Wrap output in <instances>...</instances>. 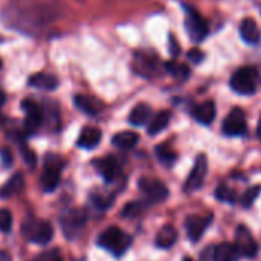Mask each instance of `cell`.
I'll return each mask as SVG.
<instances>
[{"instance_id": "1", "label": "cell", "mask_w": 261, "mask_h": 261, "mask_svg": "<svg viewBox=\"0 0 261 261\" xmlns=\"http://www.w3.org/2000/svg\"><path fill=\"white\" fill-rule=\"evenodd\" d=\"M56 10L37 0H13L4 11L5 22L17 30H39L54 22Z\"/></svg>"}, {"instance_id": "2", "label": "cell", "mask_w": 261, "mask_h": 261, "mask_svg": "<svg viewBox=\"0 0 261 261\" xmlns=\"http://www.w3.org/2000/svg\"><path fill=\"white\" fill-rule=\"evenodd\" d=\"M130 241L133 240H130V237L126 232H123L120 227L111 226L100 233L97 244L105 250L114 253L115 256H121L130 246Z\"/></svg>"}, {"instance_id": "3", "label": "cell", "mask_w": 261, "mask_h": 261, "mask_svg": "<svg viewBox=\"0 0 261 261\" xmlns=\"http://www.w3.org/2000/svg\"><path fill=\"white\" fill-rule=\"evenodd\" d=\"M258 71L252 66L237 69L230 77V88L241 95H252L256 92Z\"/></svg>"}, {"instance_id": "4", "label": "cell", "mask_w": 261, "mask_h": 261, "mask_svg": "<svg viewBox=\"0 0 261 261\" xmlns=\"http://www.w3.org/2000/svg\"><path fill=\"white\" fill-rule=\"evenodd\" d=\"M23 237L36 244H48L53 240L54 227L46 220H27L22 226Z\"/></svg>"}, {"instance_id": "5", "label": "cell", "mask_w": 261, "mask_h": 261, "mask_svg": "<svg viewBox=\"0 0 261 261\" xmlns=\"http://www.w3.org/2000/svg\"><path fill=\"white\" fill-rule=\"evenodd\" d=\"M223 134L226 137H241L247 133L246 114L241 108H233L223 121Z\"/></svg>"}, {"instance_id": "6", "label": "cell", "mask_w": 261, "mask_h": 261, "mask_svg": "<svg viewBox=\"0 0 261 261\" xmlns=\"http://www.w3.org/2000/svg\"><path fill=\"white\" fill-rule=\"evenodd\" d=\"M88 220V214L83 209H71L68 212H65L60 218V226L65 232V235L72 240L74 237H77L80 233V230L85 227Z\"/></svg>"}, {"instance_id": "7", "label": "cell", "mask_w": 261, "mask_h": 261, "mask_svg": "<svg viewBox=\"0 0 261 261\" xmlns=\"http://www.w3.org/2000/svg\"><path fill=\"white\" fill-rule=\"evenodd\" d=\"M233 244H235L240 256L253 259L258 255V249H259L258 243L255 241L250 230L244 224L237 226V229H235V243Z\"/></svg>"}, {"instance_id": "8", "label": "cell", "mask_w": 261, "mask_h": 261, "mask_svg": "<svg viewBox=\"0 0 261 261\" xmlns=\"http://www.w3.org/2000/svg\"><path fill=\"white\" fill-rule=\"evenodd\" d=\"M139 188L149 203L165 201L168 198V194H169L166 185L160 180H155V178H148V177L140 178Z\"/></svg>"}, {"instance_id": "9", "label": "cell", "mask_w": 261, "mask_h": 261, "mask_svg": "<svg viewBox=\"0 0 261 261\" xmlns=\"http://www.w3.org/2000/svg\"><path fill=\"white\" fill-rule=\"evenodd\" d=\"M185 27L188 30V34H189L191 40L195 42V43L203 42L207 37V34H209L207 22L197 11H194L191 8H188V16H186Z\"/></svg>"}, {"instance_id": "10", "label": "cell", "mask_w": 261, "mask_h": 261, "mask_svg": "<svg viewBox=\"0 0 261 261\" xmlns=\"http://www.w3.org/2000/svg\"><path fill=\"white\" fill-rule=\"evenodd\" d=\"M206 174H207V159L204 154H200L197 159H195V165L188 177V180L185 181V192H195L198 191L203 183H204V178H206Z\"/></svg>"}, {"instance_id": "11", "label": "cell", "mask_w": 261, "mask_h": 261, "mask_svg": "<svg viewBox=\"0 0 261 261\" xmlns=\"http://www.w3.org/2000/svg\"><path fill=\"white\" fill-rule=\"evenodd\" d=\"M214 215L212 214H207V215H189L185 221V227H186V233L189 237L191 241L197 243L204 230L209 227L211 221H212Z\"/></svg>"}, {"instance_id": "12", "label": "cell", "mask_w": 261, "mask_h": 261, "mask_svg": "<svg viewBox=\"0 0 261 261\" xmlns=\"http://www.w3.org/2000/svg\"><path fill=\"white\" fill-rule=\"evenodd\" d=\"M22 109L25 111L27 117H25V127L28 133H36V130L40 127L42 124V118H43V112H42V108L30 100V98H25L22 101Z\"/></svg>"}, {"instance_id": "13", "label": "cell", "mask_w": 261, "mask_h": 261, "mask_svg": "<svg viewBox=\"0 0 261 261\" xmlns=\"http://www.w3.org/2000/svg\"><path fill=\"white\" fill-rule=\"evenodd\" d=\"M94 166H95L97 172L103 177V180L106 183L115 181L117 177L120 175V165H118L117 159L112 157V155L94 160Z\"/></svg>"}, {"instance_id": "14", "label": "cell", "mask_w": 261, "mask_h": 261, "mask_svg": "<svg viewBox=\"0 0 261 261\" xmlns=\"http://www.w3.org/2000/svg\"><path fill=\"white\" fill-rule=\"evenodd\" d=\"M134 63H136V71L143 77L152 75L159 66L155 56H149V54H143V53H136Z\"/></svg>"}, {"instance_id": "15", "label": "cell", "mask_w": 261, "mask_h": 261, "mask_svg": "<svg viewBox=\"0 0 261 261\" xmlns=\"http://www.w3.org/2000/svg\"><path fill=\"white\" fill-rule=\"evenodd\" d=\"M215 103L212 100L203 101L192 109V117L201 124H211L215 118Z\"/></svg>"}, {"instance_id": "16", "label": "cell", "mask_w": 261, "mask_h": 261, "mask_svg": "<svg viewBox=\"0 0 261 261\" xmlns=\"http://www.w3.org/2000/svg\"><path fill=\"white\" fill-rule=\"evenodd\" d=\"M240 36L247 45H256L261 39V33L253 19H244L240 25Z\"/></svg>"}, {"instance_id": "17", "label": "cell", "mask_w": 261, "mask_h": 261, "mask_svg": "<svg viewBox=\"0 0 261 261\" xmlns=\"http://www.w3.org/2000/svg\"><path fill=\"white\" fill-rule=\"evenodd\" d=\"M101 142V133L97 127H85L77 140V145L83 149H94Z\"/></svg>"}, {"instance_id": "18", "label": "cell", "mask_w": 261, "mask_h": 261, "mask_svg": "<svg viewBox=\"0 0 261 261\" xmlns=\"http://www.w3.org/2000/svg\"><path fill=\"white\" fill-rule=\"evenodd\" d=\"M30 86L37 88V89H43V91H54L59 86V79L56 75L46 74V72H37L33 74L28 80Z\"/></svg>"}, {"instance_id": "19", "label": "cell", "mask_w": 261, "mask_h": 261, "mask_svg": "<svg viewBox=\"0 0 261 261\" xmlns=\"http://www.w3.org/2000/svg\"><path fill=\"white\" fill-rule=\"evenodd\" d=\"M74 105H75V108H79L83 114H86V115H97L101 109H103V105L98 101V100H95V98H92V97H88V95H83V94H79V95H75L74 97Z\"/></svg>"}, {"instance_id": "20", "label": "cell", "mask_w": 261, "mask_h": 261, "mask_svg": "<svg viewBox=\"0 0 261 261\" xmlns=\"http://www.w3.org/2000/svg\"><path fill=\"white\" fill-rule=\"evenodd\" d=\"M60 183V169L54 166H45L43 174L40 177V185L45 192H53L57 189Z\"/></svg>"}, {"instance_id": "21", "label": "cell", "mask_w": 261, "mask_h": 261, "mask_svg": "<svg viewBox=\"0 0 261 261\" xmlns=\"http://www.w3.org/2000/svg\"><path fill=\"white\" fill-rule=\"evenodd\" d=\"M177 238H178L177 229L171 224H166L159 230V233L155 237V246L160 249H169L175 244Z\"/></svg>"}, {"instance_id": "22", "label": "cell", "mask_w": 261, "mask_h": 261, "mask_svg": "<svg viewBox=\"0 0 261 261\" xmlns=\"http://www.w3.org/2000/svg\"><path fill=\"white\" fill-rule=\"evenodd\" d=\"M240 253L232 243H220L214 247V261H238Z\"/></svg>"}, {"instance_id": "23", "label": "cell", "mask_w": 261, "mask_h": 261, "mask_svg": "<svg viewBox=\"0 0 261 261\" xmlns=\"http://www.w3.org/2000/svg\"><path fill=\"white\" fill-rule=\"evenodd\" d=\"M140 142V136L133 130H123L112 137V145L118 149H133Z\"/></svg>"}, {"instance_id": "24", "label": "cell", "mask_w": 261, "mask_h": 261, "mask_svg": "<svg viewBox=\"0 0 261 261\" xmlns=\"http://www.w3.org/2000/svg\"><path fill=\"white\" fill-rule=\"evenodd\" d=\"M152 115V109L146 103H139L129 114V123L133 126H145Z\"/></svg>"}, {"instance_id": "25", "label": "cell", "mask_w": 261, "mask_h": 261, "mask_svg": "<svg viewBox=\"0 0 261 261\" xmlns=\"http://www.w3.org/2000/svg\"><path fill=\"white\" fill-rule=\"evenodd\" d=\"M171 121V112L169 111H160L151 121H149V126H148V134L149 136H157L160 134L162 130H165L168 127Z\"/></svg>"}, {"instance_id": "26", "label": "cell", "mask_w": 261, "mask_h": 261, "mask_svg": "<svg viewBox=\"0 0 261 261\" xmlns=\"http://www.w3.org/2000/svg\"><path fill=\"white\" fill-rule=\"evenodd\" d=\"M23 186H25L23 175L22 174H16V175H13L5 183V186L2 189H0V197H2V198H10V197H13L16 194H19L23 189Z\"/></svg>"}, {"instance_id": "27", "label": "cell", "mask_w": 261, "mask_h": 261, "mask_svg": "<svg viewBox=\"0 0 261 261\" xmlns=\"http://www.w3.org/2000/svg\"><path fill=\"white\" fill-rule=\"evenodd\" d=\"M155 154H157L160 163H163L165 166H172V165L175 163L177 157H178V155H177L171 148H168L166 145H159V146L155 148Z\"/></svg>"}, {"instance_id": "28", "label": "cell", "mask_w": 261, "mask_h": 261, "mask_svg": "<svg viewBox=\"0 0 261 261\" xmlns=\"http://www.w3.org/2000/svg\"><path fill=\"white\" fill-rule=\"evenodd\" d=\"M215 198L220 200V201H224V203H230L233 204L237 201V192L233 189H230L229 186H218L217 191H215Z\"/></svg>"}, {"instance_id": "29", "label": "cell", "mask_w": 261, "mask_h": 261, "mask_svg": "<svg viewBox=\"0 0 261 261\" xmlns=\"http://www.w3.org/2000/svg\"><path fill=\"white\" fill-rule=\"evenodd\" d=\"M165 68L174 77H180L183 80L189 77V68L186 65H181V63H177V62H168L165 65Z\"/></svg>"}, {"instance_id": "30", "label": "cell", "mask_w": 261, "mask_h": 261, "mask_svg": "<svg viewBox=\"0 0 261 261\" xmlns=\"http://www.w3.org/2000/svg\"><path fill=\"white\" fill-rule=\"evenodd\" d=\"M261 194V186H252V188H249L243 195H241V206L243 207H246V209H249L252 204H253V201L256 200V197Z\"/></svg>"}, {"instance_id": "31", "label": "cell", "mask_w": 261, "mask_h": 261, "mask_svg": "<svg viewBox=\"0 0 261 261\" xmlns=\"http://www.w3.org/2000/svg\"><path fill=\"white\" fill-rule=\"evenodd\" d=\"M143 209H145V206H143L142 203L130 201V203H127V204L123 207L121 215H123V217H126V218H136V217L142 215Z\"/></svg>"}, {"instance_id": "32", "label": "cell", "mask_w": 261, "mask_h": 261, "mask_svg": "<svg viewBox=\"0 0 261 261\" xmlns=\"http://www.w3.org/2000/svg\"><path fill=\"white\" fill-rule=\"evenodd\" d=\"M91 200H92L94 206H95V207H98V209H101V211L108 209V207L114 203L112 195H105V194H101V192H98V194H92V195H91Z\"/></svg>"}, {"instance_id": "33", "label": "cell", "mask_w": 261, "mask_h": 261, "mask_svg": "<svg viewBox=\"0 0 261 261\" xmlns=\"http://www.w3.org/2000/svg\"><path fill=\"white\" fill-rule=\"evenodd\" d=\"M13 227V215L8 209H0V230L2 232H10Z\"/></svg>"}, {"instance_id": "34", "label": "cell", "mask_w": 261, "mask_h": 261, "mask_svg": "<svg viewBox=\"0 0 261 261\" xmlns=\"http://www.w3.org/2000/svg\"><path fill=\"white\" fill-rule=\"evenodd\" d=\"M36 261H63L59 249H49L37 255Z\"/></svg>"}, {"instance_id": "35", "label": "cell", "mask_w": 261, "mask_h": 261, "mask_svg": "<svg viewBox=\"0 0 261 261\" xmlns=\"http://www.w3.org/2000/svg\"><path fill=\"white\" fill-rule=\"evenodd\" d=\"M22 157H23V160H25V163L30 166V169H34L36 168V155H34V152L31 151V149H28V148H22Z\"/></svg>"}, {"instance_id": "36", "label": "cell", "mask_w": 261, "mask_h": 261, "mask_svg": "<svg viewBox=\"0 0 261 261\" xmlns=\"http://www.w3.org/2000/svg\"><path fill=\"white\" fill-rule=\"evenodd\" d=\"M0 160H2L4 168H7V169L11 168V165H13V154H11V151L7 149V148L0 149Z\"/></svg>"}, {"instance_id": "37", "label": "cell", "mask_w": 261, "mask_h": 261, "mask_svg": "<svg viewBox=\"0 0 261 261\" xmlns=\"http://www.w3.org/2000/svg\"><path fill=\"white\" fill-rule=\"evenodd\" d=\"M188 59H189L192 63L198 65V63H201V62H203V59H204V54H203L200 49L194 48V49H191V51L188 53Z\"/></svg>"}, {"instance_id": "38", "label": "cell", "mask_w": 261, "mask_h": 261, "mask_svg": "<svg viewBox=\"0 0 261 261\" xmlns=\"http://www.w3.org/2000/svg\"><path fill=\"white\" fill-rule=\"evenodd\" d=\"M169 40H171V54H172L174 57H177V56H178V46H177V42L174 40V37H171Z\"/></svg>"}, {"instance_id": "39", "label": "cell", "mask_w": 261, "mask_h": 261, "mask_svg": "<svg viewBox=\"0 0 261 261\" xmlns=\"http://www.w3.org/2000/svg\"><path fill=\"white\" fill-rule=\"evenodd\" d=\"M0 261H11V256L8 252L5 250H0Z\"/></svg>"}, {"instance_id": "40", "label": "cell", "mask_w": 261, "mask_h": 261, "mask_svg": "<svg viewBox=\"0 0 261 261\" xmlns=\"http://www.w3.org/2000/svg\"><path fill=\"white\" fill-rule=\"evenodd\" d=\"M5 101H7V95H5V92L2 89H0V108L5 105Z\"/></svg>"}, {"instance_id": "41", "label": "cell", "mask_w": 261, "mask_h": 261, "mask_svg": "<svg viewBox=\"0 0 261 261\" xmlns=\"http://www.w3.org/2000/svg\"><path fill=\"white\" fill-rule=\"evenodd\" d=\"M256 137L261 140V117H259V120H258V124H256Z\"/></svg>"}, {"instance_id": "42", "label": "cell", "mask_w": 261, "mask_h": 261, "mask_svg": "<svg viewBox=\"0 0 261 261\" xmlns=\"http://www.w3.org/2000/svg\"><path fill=\"white\" fill-rule=\"evenodd\" d=\"M183 261H194V259H191V258H189V256H186V258H185V259H183Z\"/></svg>"}, {"instance_id": "43", "label": "cell", "mask_w": 261, "mask_h": 261, "mask_svg": "<svg viewBox=\"0 0 261 261\" xmlns=\"http://www.w3.org/2000/svg\"><path fill=\"white\" fill-rule=\"evenodd\" d=\"M0 68H2V60H0Z\"/></svg>"}]
</instances>
